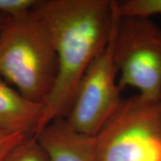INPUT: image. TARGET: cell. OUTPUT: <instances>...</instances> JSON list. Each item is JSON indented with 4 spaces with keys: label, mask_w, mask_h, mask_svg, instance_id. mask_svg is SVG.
<instances>
[{
    "label": "cell",
    "mask_w": 161,
    "mask_h": 161,
    "mask_svg": "<svg viewBox=\"0 0 161 161\" xmlns=\"http://www.w3.org/2000/svg\"><path fill=\"white\" fill-rule=\"evenodd\" d=\"M115 0H38L32 12L45 24L58 58V73L34 135L65 118L90 64L109 39Z\"/></svg>",
    "instance_id": "obj_1"
},
{
    "label": "cell",
    "mask_w": 161,
    "mask_h": 161,
    "mask_svg": "<svg viewBox=\"0 0 161 161\" xmlns=\"http://www.w3.org/2000/svg\"><path fill=\"white\" fill-rule=\"evenodd\" d=\"M58 73L51 37L32 9L8 17L0 31V76L23 97L45 103Z\"/></svg>",
    "instance_id": "obj_2"
},
{
    "label": "cell",
    "mask_w": 161,
    "mask_h": 161,
    "mask_svg": "<svg viewBox=\"0 0 161 161\" xmlns=\"http://www.w3.org/2000/svg\"><path fill=\"white\" fill-rule=\"evenodd\" d=\"M94 142L98 161H161V100L124 98Z\"/></svg>",
    "instance_id": "obj_3"
},
{
    "label": "cell",
    "mask_w": 161,
    "mask_h": 161,
    "mask_svg": "<svg viewBox=\"0 0 161 161\" xmlns=\"http://www.w3.org/2000/svg\"><path fill=\"white\" fill-rule=\"evenodd\" d=\"M115 62L121 91L132 87L142 98L161 100V28L150 18L120 16Z\"/></svg>",
    "instance_id": "obj_4"
},
{
    "label": "cell",
    "mask_w": 161,
    "mask_h": 161,
    "mask_svg": "<svg viewBox=\"0 0 161 161\" xmlns=\"http://www.w3.org/2000/svg\"><path fill=\"white\" fill-rule=\"evenodd\" d=\"M119 19L116 1L108 41L82 76L69 113L64 118L76 132L89 137L98 134L124 99L115 62V38Z\"/></svg>",
    "instance_id": "obj_5"
},
{
    "label": "cell",
    "mask_w": 161,
    "mask_h": 161,
    "mask_svg": "<svg viewBox=\"0 0 161 161\" xmlns=\"http://www.w3.org/2000/svg\"><path fill=\"white\" fill-rule=\"evenodd\" d=\"M34 136L49 161H98L94 137L76 132L64 118L53 121Z\"/></svg>",
    "instance_id": "obj_6"
},
{
    "label": "cell",
    "mask_w": 161,
    "mask_h": 161,
    "mask_svg": "<svg viewBox=\"0 0 161 161\" xmlns=\"http://www.w3.org/2000/svg\"><path fill=\"white\" fill-rule=\"evenodd\" d=\"M43 105L30 100L0 76V132L34 135Z\"/></svg>",
    "instance_id": "obj_7"
},
{
    "label": "cell",
    "mask_w": 161,
    "mask_h": 161,
    "mask_svg": "<svg viewBox=\"0 0 161 161\" xmlns=\"http://www.w3.org/2000/svg\"><path fill=\"white\" fill-rule=\"evenodd\" d=\"M4 161H49L46 151L34 135L26 136L6 155Z\"/></svg>",
    "instance_id": "obj_8"
},
{
    "label": "cell",
    "mask_w": 161,
    "mask_h": 161,
    "mask_svg": "<svg viewBox=\"0 0 161 161\" xmlns=\"http://www.w3.org/2000/svg\"><path fill=\"white\" fill-rule=\"evenodd\" d=\"M120 16L150 18L161 14V0H126L117 1Z\"/></svg>",
    "instance_id": "obj_9"
},
{
    "label": "cell",
    "mask_w": 161,
    "mask_h": 161,
    "mask_svg": "<svg viewBox=\"0 0 161 161\" xmlns=\"http://www.w3.org/2000/svg\"><path fill=\"white\" fill-rule=\"evenodd\" d=\"M38 0H0V14L14 17L30 12Z\"/></svg>",
    "instance_id": "obj_10"
},
{
    "label": "cell",
    "mask_w": 161,
    "mask_h": 161,
    "mask_svg": "<svg viewBox=\"0 0 161 161\" xmlns=\"http://www.w3.org/2000/svg\"><path fill=\"white\" fill-rule=\"evenodd\" d=\"M26 136L29 135L0 132V161H4L12 149L20 143Z\"/></svg>",
    "instance_id": "obj_11"
},
{
    "label": "cell",
    "mask_w": 161,
    "mask_h": 161,
    "mask_svg": "<svg viewBox=\"0 0 161 161\" xmlns=\"http://www.w3.org/2000/svg\"><path fill=\"white\" fill-rule=\"evenodd\" d=\"M7 18H8V16H6V15L0 14V31L4 27V25L6 24V21H7Z\"/></svg>",
    "instance_id": "obj_12"
}]
</instances>
